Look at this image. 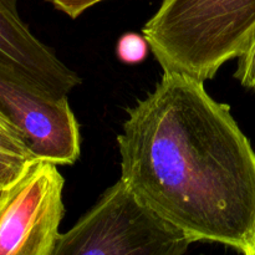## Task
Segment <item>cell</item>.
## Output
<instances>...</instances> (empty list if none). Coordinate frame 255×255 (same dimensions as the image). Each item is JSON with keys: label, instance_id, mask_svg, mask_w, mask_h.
I'll return each instance as SVG.
<instances>
[{"label": "cell", "instance_id": "1", "mask_svg": "<svg viewBox=\"0 0 255 255\" xmlns=\"http://www.w3.org/2000/svg\"><path fill=\"white\" fill-rule=\"evenodd\" d=\"M117 137L121 181L192 243L255 255V152L204 82L163 71L127 110Z\"/></svg>", "mask_w": 255, "mask_h": 255}, {"label": "cell", "instance_id": "3", "mask_svg": "<svg viewBox=\"0 0 255 255\" xmlns=\"http://www.w3.org/2000/svg\"><path fill=\"white\" fill-rule=\"evenodd\" d=\"M191 244L119 179L69 231L60 233L52 255H186Z\"/></svg>", "mask_w": 255, "mask_h": 255}, {"label": "cell", "instance_id": "11", "mask_svg": "<svg viewBox=\"0 0 255 255\" xmlns=\"http://www.w3.org/2000/svg\"><path fill=\"white\" fill-rule=\"evenodd\" d=\"M0 124H1V125H5V126L14 127V128H15V126H14V125L11 124V121H10V120L7 119V117H6V115H5L4 112L1 111V110H0ZM17 132H19V131H17Z\"/></svg>", "mask_w": 255, "mask_h": 255}, {"label": "cell", "instance_id": "5", "mask_svg": "<svg viewBox=\"0 0 255 255\" xmlns=\"http://www.w3.org/2000/svg\"><path fill=\"white\" fill-rule=\"evenodd\" d=\"M0 110L35 158L74 164L81 153L80 127L67 96L54 97L0 62Z\"/></svg>", "mask_w": 255, "mask_h": 255}, {"label": "cell", "instance_id": "4", "mask_svg": "<svg viewBox=\"0 0 255 255\" xmlns=\"http://www.w3.org/2000/svg\"><path fill=\"white\" fill-rule=\"evenodd\" d=\"M57 167L35 158L0 187V255H52L65 214Z\"/></svg>", "mask_w": 255, "mask_h": 255}, {"label": "cell", "instance_id": "6", "mask_svg": "<svg viewBox=\"0 0 255 255\" xmlns=\"http://www.w3.org/2000/svg\"><path fill=\"white\" fill-rule=\"evenodd\" d=\"M17 4L0 0V62L50 96H69L81 79L30 31Z\"/></svg>", "mask_w": 255, "mask_h": 255}, {"label": "cell", "instance_id": "9", "mask_svg": "<svg viewBox=\"0 0 255 255\" xmlns=\"http://www.w3.org/2000/svg\"><path fill=\"white\" fill-rule=\"evenodd\" d=\"M238 59V69L234 77H237L244 87L255 91V32L246 51Z\"/></svg>", "mask_w": 255, "mask_h": 255}, {"label": "cell", "instance_id": "2", "mask_svg": "<svg viewBox=\"0 0 255 255\" xmlns=\"http://www.w3.org/2000/svg\"><path fill=\"white\" fill-rule=\"evenodd\" d=\"M255 0H162L142 35L163 71L206 82L248 47Z\"/></svg>", "mask_w": 255, "mask_h": 255}, {"label": "cell", "instance_id": "10", "mask_svg": "<svg viewBox=\"0 0 255 255\" xmlns=\"http://www.w3.org/2000/svg\"><path fill=\"white\" fill-rule=\"evenodd\" d=\"M50 1L57 10L75 19V17L80 16L85 10L94 6L97 2L104 1V0H50Z\"/></svg>", "mask_w": 255, "mask_h": 255}, {"label": "cell", "instance_id": "7", "mask_svg": "<svg viewBox=\"0 0 255 255\" xmlns=\"http://www.w3.org/2000/svg\"><path fill=\"white\" fill-rule=\"evenodd\" d=\"M35 159L16 128L0 124V187L14 181Z\"/></svg>", "mask_w": 255, "mask_h": 255}, {"label": "cell", "instance_id": "8", "mask_svg": "<svg viewBox=\"0 0 255 255\" xmlns=\"http://www.w3.org/2000/svg\"><path fill=\"white\" fill-rule=\"evenodd\" d=\"M149 45L143 35L127 32L117 41L116 54L121 61L126 64H137L146 59Z\"/></svg>", "mask_w": 255, "mask_h": 255}]
</instances>
